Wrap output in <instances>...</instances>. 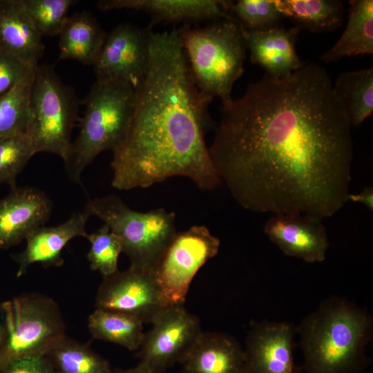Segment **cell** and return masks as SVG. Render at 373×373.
<instances>
[{
    "label": "cell",
    "mask_w": 373,
    "mask_h": 373,
    "mask_svg": "<svg viewBox=\"0 0 373 373\" xmlns=\"http://www.w3.org/2000/svg\"><path fill=\"white\" fill-rule=\"evenodd\" d=\"M75 0H18L30 22L41 37L59 35Z\"/></svg>",
    "instance_id": "cell-27"
},
{
    "label": "cell",
    "mask_w": 373,
    "mask_h": 373,
    "mask_svg": "<svg viewBox=\"0 0 373 373\" xmlns=\"http://www.w3.org/2000/svg\"><path fill=\"white\" fill-rule=\"evenodd\" d=\"M154 272L130 266L104 277L96 298V308L125 313L151 323L168 307Z\"/></svg>",
    "instance_id": "cell-11"
},
{
    "label": "cell",
    "mask_w": 373,
    "mask_h": 373,
    "mask_svg": "<svg viewBox=\"0 0 373 373\" xmlns=\"http://www.w3.org/2000/svg\"><path fill=\"white\" fill-rule=\"evenodd\" d=\"M84 211L101 219L119 238L131 266L154 274L177 233L175 213L163 208L135 211L116 195L90 199Z\"/></svg>",
    "instance_id": "cell-6"
},
{
    "label": "cell",
    "mask_w": 373,
    "mask_h": 373,
    "mask_svg": "<svg viewBox=\"0 0 373 373\" xmlns=\"http://www.w3.org/2000/svg\"><path fill=\"white\" fill-rule=\"evenodd\" d=\"M180 364L181 373H246L244 349L218 332H202Z\"/></svg>",
    "instance_id": "cell-19"
},
{
    "label": "cell",
    "mask_w": 373,
    "mask_h": 373,
    "mask_svg": "<svg viewBox=\"0 0 373 373\" xmlns=\"http://www.w3.org/2000/svg\"><path fill=\"white\" fill-rule=\"evenodd\" d=\"M85 238L90 244L87 254L90 269L98 271L104 278L117 272L119 256L122 252L119 238L105 224Z\"/></svg>",
    "instance_id": "cell-31"
},
{
    "label": "cell",
    "mask_w": 373,
    "mask_h": 373,
    "mask_svg": "<svg viewBox=\"0 0 373 373\" xmlns=\"http://www.w3.org/2000/svg\"><path fill=\"white\" fill-rule=\"evenodd\" d=\"M79 101L74 89L64 84L51 65L35 70L30 97V117L26 135L35 153H50L64 161L72 144Z\"/></svg>",
    "instance_id": "cell-8"
},
{
    "label": "cell",
    "mask_w": 373,
    "mask_h": 373,
    "mask_svg": "<svg viewBox=\"0 0 373 373\" xmlns=\"http://www.w3.org/2000/svg\"><path fill=\"white\" fill-rule=\"evenodd\" d=\"M52 209V201L39 189H11L0 199V249L20 243L35 229L44 226Z\"/></svg>",
    "instance_id": "cell-16"
},
{
    "label": "cell",
    "mask_w": 373,
    "mask_h": 373,
    "mask_svg": "<svg viewBox=\"0 0 373 373\" xmlns=\"http://www.w3.org/2000/svg\"><path fill=\"white\" fill-rule=\"evenodd\" d=\"M111 373H152L144 367L137 365L135 367L127 370H112Z\"/></svg>",
    "instance_id": "cell-35"
},
{
    "label": "cell",
    "mask_w": 373,
    "mask_h": 373,
    "mask_svg": "<svg viewBox=\"0 0 373 373\" xmlns=\"http://www.w3.org/2000/svg\"><path fill=\"white\" fill-rule=\"evenodd\" d=\"M57 373H111L108 361L88 344L66 335L45 356Z\"/></svg>",
    "instance_id": "cell-26"
},
{
    "label": "cell",
    "mask_w": 373,
    "mask_h": 373,
    "mask_svg": "<svg viewBox=\"0 0 373 373\" xmlns=\"http://www.w3.org/2000/svg\"><path fill=\"white\" fill-rule=\"evenodd\" d=\"M137 350L140 366L152 373H165L180 363L201 333L198 318L183 305H170L151 323Z\"/></svg>",
    "instance_id": "cell-10"
},
{
    "label": "cell",
    "mask_w": 373,
    "mask_h": 373,
    "mask_svg": "<svg viewBox=\"0 0 373 373\" xmlns=\"http://www.w3.org/2000/svg\"><path fill=\"white\" fill-rule=\"evenodd\" d=\"M373 54V1H350L349 19L343 33L321 59L337 61L344 57Z\"/></svg>",
    "instance_id": "cell-22"
},
{
    "label": "cell",
    "mask_w": 373,
    "mask_h": 373,
    "mask_svg": "<svg viewBox=\"0 0 373 373\" xmlns=\"http://www.w3.org/2000/svg\"><path fill=\"white\" fill-rule=\"evenodd\" d=\"M229 12L245 30H267L280 27L285 18L276 0L230 1Z\"/></svg>",
    "instance_id": "cell-29"
},
{
    "label": "cell",
    "mask_w": 373,
    "mask_h": 373,
    "mask_svg": "<svg viewBox=\"0 0 373 373\" xmlns=\"http://www.w3.org/2000/svg\"><path fill=\"white\" fill-rule=\"evenodd\" d=\"M279 12L299 30L321 33L339 28L345 8L340 0H276Z\"/></svg>",
    "instance_id": "cell-23"
},
{
    "label": "cell",
    "mask_w": 373,
    "mask_h": 373,
    "mask_svg": "<svg viewBox=\"0 0 373 373\" xmlns=\"http://www.w3.org/2000/svg\"><path fill=\"white\" fill-rule=\"evenodd\" d=\"M299 31L296 26L262 31L242 28L251 61L264 68L266 74L274 77H285L299 69L305 64L300 59L296 50Z\"/></svg>",
    "instance_id": "cell-18"
},
{
    "label": "cell",
    "mask_w": 373,
    "mask_h": 373,
    "mask_svg": "<svg viewBox=\"0 0 373 373\" xmlns=\"http://www.w3.org/2000/svg\"><path fill=\"white\" fill-rule=\"evenodd\" d=\"M358 202L365 205L371 211L373 210V188L367 186L358 193H349L347 201Z\"/></svg>",
    "instance_id": "cell-34"
},
{
    "label": "cell",
    "mask_w": 373,
    "mask_h": 373,
    "mask_svg": "<svg viewBox=\"0 0 373 373\" xmlns=\"http://www.w3.org/2000/svg\"><path fill=\"white\" fill-rule=\"evenodd\" d=\"M333 92L350 126L361 125L373 111V68L340 74Z\"/></svg>",
    "instance_id": "cell-24"
},
{
    "label": "cell",
    "mask_w": 373,
    "mask_h": 373,
    "mask_svg": "<svg viewBox=\"0 0 373 373\" xmlns=\"http://www.w3.org/2000/svg\"><path fill=\"white\" fill-rule=\"evenodd\" d=\"M264 232L287 256L311 263L325 259L329 240L321 219L306 215H272Z\"/></svg>",
    "instance_id": "cell-15"
},
{
    "label": "cell",
    "mask_w": 373,
    "mask_h": 373,
    "mask_svg": "<svg viewBox=\"0 0 373 373\" xmlns=\"http://www.w3.org/2000/svg\"><path fill=\"white\" fill-rule=\"evenodd\" d=\"M59 36V59H74L93 66L106 32L90 12L82 11L69 16Z\"/></svg>",
    "instance_id": "cell-21"
},
{
    "label": "cell",
    "mask_w": 373,
    "mask_h": 373,
    "mask_svg": "<svg viewBox=\"0 0 373 373\" xmlns=\"http://www.w3.org/2000/svg\"><path fill=\"white\" fill-rule=\"evenodd\" d=\"M144 323L135 316L96 308L88 318L93 338L122 346L128 350L140 348L144 339Z\"/></svg>",
    "instance_id": "cell-25"
},
{
    "label": "cell",
    "mask_w": 373,
    "mask_h": 373,
    "mask_svg": "<svg viewBox=\"0 0 373 373\" xmlns=\"http://www.w3.org/2000/svg\"><path fill=\"white\" fill-rule=\"evenodd\" d=\"M193 81L204 97L222 104L233 98L235 82L244 73L246 44L235 21L218 20L207 26L182 25L177 29Z\"/></svg>",
    "instance_id": "cell-5"
},
{
    "label": "cell",
    "mask_w": 373,
    "mask_h": 373,
    "mask_svg": "<svg viewBox=\"0 0 373 373\" xmlns=\"http://www.w3.org/2000/svg\"><path fill=\"white\" fill-rule=\"evenodd\" d=\"M0 373H57L45 356H37L14 362Z\"/></svg>",
    "instance_id": "cell-33"
},
{
    "label": "cell",
    "mask_w": 373,
    "mask_h": 373,
    "mask_svg": "<svg viewBox=\"0 0 373 373\" xmlns=\"http://www.w3.org/2000/svg\"><path fill=\"white\" fill-rule=\"evenodd\" d=\"M151 30L122 23L106 33L93 66L96 79L120 80L136 89L148 71Z\"/></svg>",
    "instance_id": "cell-12"
},
{
    "label": "cell",
    "mask_w": 373,
    "mask_h": 373,
    "mask_svg": "<svg viewBox=\"0 0 373 373\" xmlns=\"http://www.w3.org/2000/svg\"><path fill=\"white\" fill-rule=\"evenodd\" d=\"M135 93L129 131L113 153L112 186L144 189L180 176L202 191L216 188L220 180L205 141L212 100L193 81L177 29L151 30L149 68Z\"/></svg>",
    "instance_id": "cell-2"
},
{
    "label": "cell",
    "mask_w": 373,
    "mask_h": 373,
    "mask_svg": "<svg viewBox=\"0 0 373 373\" xmlns=\"http://www.w3.org/2000/svg\"><path fill=\"white\" fill-rule=\"evenodd\" d=\"M90 216L84 210L74 213L66 222L55 227H40L26 239V246L12 256L21 277L34 263L59 267L64 264L61 252L66 244L76 237H86V222Z\"/></svg>",
    "instance_id": "cell-17"
},
{
    "label": "cell",
    "mask_w": 373,
    "mask_h": 373,
    "mask_svg": "<svg viewBox=\"0 0 373 373\" xmlns=\"http://www.w3.org/2000/svg\"><path fill=\"white\" fill-rule=\"evenodd\" d=\"M209 153L245 209L322 220L347 202L351 126L317 64L282 77L265 73L222 104Z\"/></svg>",
    "instance_id": "cell-1"
},
{
    "label": "cell",
    "mask_w": 373,
    "mask_h": 373,
    "mask_svg": "<svg viewBox=\"0 0 373 373\" xmlns=\"http://www.w3.org/2000/svg\"><path fill=\"white\" fill-rule=\"evenodd\" d=\"M36 154L26 134L0 137V185L17 186V175Z\"/></svg>",
    "instance_id": "cell-30"
},
{
    "label": "cell",
    "mask_w": 373,
    "mask_h": 373,
    "mask_svg": "<svg viewBox=\"0 0 373 373\" xmlns=\"http://www.w3.org/2000/svg\"><path fill=\"white\" fill-rule=\"evenodd\" d=\"M220 245L204 225L177 231L155 271L168 305H183L193 277L217 255Z\"/></svg>",
    "instance_id": "cell-9"
},
{
    "label": "cell",
    "mask_w": 373,
    "mask_h": 373,
    "mask_svg": "<svg viewBox=\"0 0 373 373\" xmlns=\"http://www.w3.org/2000/svg\"><path fill=\"white\" fill-rule=\"evenodd\" d=\"M372 318L363 309L332 296L297 327L305 373H361L369 364L366 347Z\"/></svg>",
    "instance_id": "cell-3"
},
{
    "label": "cell",
    "mask_w": 373,
    "mask_h": 373,
    "mask_svg": "<svg viewBox=\"0 0 373 373\" xmlns=\"http://www.w3.org/2000/svg\"><path fill=\"white\" fill-rule=\"evenodd\" d=\"M135 89L116 79H96L82 102L79 130L72 142L64 168L69 179L79 184L84 169L106 151H115L124 142L133 118Z\"/></svg>",
    "instance_id": "cell-4"
},
{
    "label": "cell",
    "mask_w": 373,
    "mask_h": 373,
    "mask_svg": "<svg viewBox=\"0 0 373 373\" xmlns=\"http://www.w3.org/2000/svg\"><path fill=\"white\" fill-rule=\"evenodd\" d=\"M0 312H1V305H0ZM2 335H3V326L0 323V343L2 339Z\"/></svg>",
    "instance_id": "cell-36"
},
{
    "label": "cell",
    "mask_w": 373,
    "mask_h": 373,
    "mask_svg": "<svg viewBox=\"0 0 373 373\" xmlns=\"http://www.w3.org/2000/svg\"><path fill=\"white\" fill-rule=\"evenodd\" d=\"M0 305L4 316L0 371L14 362L46 356L66 336L61 311L50 297L23 293Z\"/></svg>",
    "instance_id": "cell-7"
},
{
    "label": "cell",
    "mask_w": 373,
    "mask_h": 373,
    "mask_svg": "<svg viewBox=\"0 0 373 373\" xmlns=\"http://www.w3.org/2000/svg\"><path fill=\"white\" fill-rule=\"evenodd\" d=\"M230 1L224 0H100L101 11L133 10L151 17L149 27L160 23L191 25L204 21L236 20L229 12Z\"/></svg>",
    "instance_id": "cell-14"
},
{
    "label": "cell",
    "mask_w": 373,
    "mask_h": 373,
    "mask_svg": "<svg viewBox=\"0 0 373 373\" xmlns=\"http://www.w3.org/2000/svg\"><path fill=\"white\" fill-rule=\"evenodd\" d=\"M32 79L16 85L0 96V137L26 134Z\"/></svg>",
    "instance_id": "cell-28"
},
{
    "label": "cell",
    "mask_w": 373,
    "mask_h": 373,
    "mask_svg": "<svg viewBox=\"0 0 373 373\" xmlns=\"http://www.w3.org/2000/svg\"><path fill=\"white\" fill-rule=\"evenodd\" d=\"M297 327L287 322L252 321L246 338V373H298Z\"/></svg>",
    "instance_id": "cell-13"
},
{
    "label": "cell",
    "mask_w": 373,
    "mask_h": 373,
    "mask_svg": "<svg viewBox=\"0 0 373 373\" xmlns=\"http://www.w3.org/2000/svg\"><path fill=\"white\" fill-rule=\"evenodd\" d=\"M0 48L35 68L44 55L42 37L18 0H0Z\"/></svg>",
    "instance_id": "cell-20"
},
{
    "label": "cell",
    "mask_w": 373,
    "mask_h": 373,
    "mask_svg": "<svg viewBox=\"0 0 373 373\" xmlns=\"http://www.w3.org/2000/svg\"><path fill=\"white\" fill-rule=\"evenodd\" d=\"M35 68L0 48V96L16 85L32 80Z\"/></svg>",
    "instance_id": "cell-32"
}]
</instances>
